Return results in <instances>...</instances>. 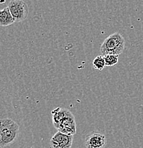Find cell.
<instances>
[{
    "instance_id": "obj_1",
    "label": "cell",
    "mask_w": 143,
    "mask_h": 148,
    "mask_svg": "<svg viewBox=\"0 0 143 148\" xmlns=\"http://www.w3.org/2000/svg\"><path fill=\"white\" fill-rule=\"evenodd\" d=\"M53 124L58 131L68 135L76 132V125L73 113L66 108H57L51 111Z\"/></svg>"
},
{
    "instance_id": "obj_2",
    "label": "cell",
    "mask_w": 143,
    "mask_h": 148,
    "mask_svg": "<svg viewBox=\"0 0 143 148\" xmlns=\"http://www.w3.org/2000/svg\"><path fill=\"white\" fill-rule=\"evenodd\" d=\"M19 126L10 118L0 119V147H4L14 143L18 138Z\"/></svg>"
},
{
    "instance_id": "obj_3",
    "label": "cell",
    "mask_w": 143,
    "mask_h": 148,
    "mask_svg": "<svg viewBox=\"0 0 143 148\" xmlns=\"http://www.w3.org/2000/svg\"><path fill=\"white\" fill-rule=\"evenodd\" d=\"M125 47V40L119 33H114L104 40L101 46V53L102 56H120Z\"/></svg>"
},
{
    "instance_id": "obj_4",
    "label": "cell",
    "mask_w": 143,
    "mask_h": 148,
    "mask_svg": "<svg viewBox=\"0 0 143 148\" xmlns=\"http://www.w3.org/2000/svg\"><path fill=\"white\" fill-rule=\"evenodd\" d=\"M15 22H21L27 18L29 14V7L22 0H12L8 4Z\"/></svg>"
},
{
    "instance_id": "obj_5",
    "label": "cell",
    "mask_w": 143,
    "mask_h": 148,
    "mask_svg": "<svg viewBox=\"0 0 143 148\" xmlns=\"http://www.w3.org/2000/svg\"><path fill=\"white\" fill-rule=\"evenodd\" d=\"M107 140L102 133L93 131L86 135L85 146L86 148H104L106 145Z\"/></svg>"
},
{
    "instance_id": "obj_6",
    "label": "cell",
    "mask_w": 143,
    "mask_h": 148,
    "mask_svg": "<svg viewBox=\"0 0 143 148\" xmlns=\"http://www.w3.org/2000/svg\"><path fill=\"white\" fill-rule=\"evenodd\" d=\"M73 136L58 131L51 139V148H71Z\"/></svg>"
},
{
    "instance_id": "obj_7",
    "label": "cell",
    "mask_w": 143,
    "mask_h": 148,
    "mask_svg": "<svg viewBox=\"0 0 143 148\" xmlns=\"http://www.w3.org/2000/svg\"><path fill=\"white\" fill-rule=\"evenodd\" d=\"M15 22L8 7L0 10V26L8 27Z\"/></svg>"
},
{
    "instance_id": "obj_8",
    "label": "cell",
    "mask_w": 143,
    "mask_h": 148,
    "mask_svg": "<svg viewBox=\"0 0 143 148\" xmlns=\"http://www.w3.org/2000/svg\"><path fill=\"white\" fill-rule=\"evenodd\" d=\"M93 66L95 69L102 71L106 66L103 56H97L93 61Z\"/></svg>"
},
{
    "instance_id": "obj_9",
    "label": "cell",
    "mask_w": 143,
    "mask_h": 148,
    "mask_svg": "<svg viewBox=\"0 0 143 148\" xmlns=\"http://www.w3.org/2000/svg\"><path fill=\"white\" fill-rule=\"evenodd\" d=\"M106 66H113L118 63L119 56L118 55H106L104 56Z\"/></svg>"
}]
</instances>
